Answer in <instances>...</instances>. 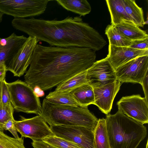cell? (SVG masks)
<instances>
[{"mask_svg": "<svg viewBox=\"0 0 148 148\" xmlns=\"http://www.w3.org/2000/svg\"><path fill=\"white\" fill-rule=\"evenodd\" d=\"M0 129V148H26L23 137L16 139L11 137Z\"/></svg>", "mask_w": 148, "mask_h": 148, "instance_id": "25", "label": "cell"}, {"mask_svg": "<svg viewBox=\"0 0 148 148\" xmlns=\"http://www.w3.org/2000/svg\"><path fill=\"white\" fill-rule=\"evenodd\" d=\"M38 41L34 37L29 36L9 64L6 67L14 76L21 77L31 63L33 53Z\"/></svg>", "mask_w": 148, "mask_h": 148, "instance_id": "12", "label": "cell"}, {"mask_svg": "<svg viewBox=\"0 0 148 148\" xmlns=\"http://www.w3.org/2000/svg\"><path fill=\"white\" fill-rule=\"evenodd\" d=\"M123 6L131 21L139 27L145 24L142 8L139 7L134 0H122Z\"/></svg>", "mask_w": 148, "mask_h": 148, "instance_id": "22", "label": "cell"}, {"mask_svg": "<svg viewBox=\"0 0 148 148\" xmlns=\"http://www.w3.org/2000/svg\"><path fill=\"white\" fill-rule=\"evenodd\" d=\"M106 1L110 13L111 25L116 26L124 21L132 22L125 12L122 0H106Z\"/></svg>", "mask_w": 148, "mask_h": 148, "instance_id": "18", "label": "cell"}, {"mask_svg": "<svg viewBox=\"0 0 148 148\" xmlns=\"http://www.w3.org/2000/svg\"><path fill=\"white\" fill-rule=\"evenodd\" d=\"M105 33L108 38L109 44L118 47H129L132 43V40L123 35L114 26L111 24L107 26Z\"/></svg>", "mask_w": 148, "mask_h": 148, "instance_id": "23", "label": "cell"}, {"mask_svg": "<svg viewBox=\"0 0 148 148\" xmlns=\"http://www.w3.org/2000/svg\"><path fill=\"white\" fill-rule=\"evenodd\" d=\"M7 71L4 64H0V81L2 82L5 80L6 72Z\"/></svg>", "mask_w": 148, "mask_h": 148, "instance_id": "34", "label": "cell"}, {"mask_svg": "<svg viewBox=\"0 0 148 148\" xmlns=\"http://www.w3.org/2000/svg\"><path fill=\"white\" fill-rule=\"evenodd\" d=\"M1 104L3 105L12 104L8 83L6 82L5 79L2 82Z\"/></svg>", "mask_w": 148, "mask_h": 148, "instance_id": "28", "label": "cell"}, {"mask_svg": "<svg viewBox=\"0 0 148 148\" xmlns=\"http://www.w3.org/2000/svg\"><path fill=\"white\" fill-rule=\"evenodd\" d=\"M31 143L33 148H57L42 140L32 141Z\"/></svg>", "mask_w": 148, "mask_h": 148, "instance_id": "31", "label": "cell"}, {"mask_svg": "<svg viewBox=\"0 0 148 148\" xmlns=\"http://www.w3.org/2000/svg\"><path fill=\"white\" fill-rule=\"evenodd\" d=\"M148 71L146 72L140 83L142 86L145 97L148 100Z\"/></svg>", "mask_w": 148, "mask_h": 148, "instance_id": "32", "label": "cell"}, {"mask_svg": "<svg viewBox=\"0 0 148 148\" xmlns=\"http://www.w3.org/2000/svg\"><path fill=\"white\" fill-rule=\"evenodd\" d=\"M130 48L139 50L148 49V38L132 41Z\"/></svg>", "mask_w": 148, "mask_h": 148, "instance_id": "29", "label": "cell"}, {"mask_svg": "<svg viewBox=\"0 0 148 148\" xmlns=\"http://www.w3.org/2000/svg\"><path fill=\"white\" fill-rule=\"evenodd\" d=\"M148 56V49L139 50L127 47H118L109 44L107 56L115 70L118 68L138 57Z\"/></svg>", "mask_w": 148, "mask_h": 148, "instance_id": "14", "label": "cell"}, {"mask_svg": "<svg viewBox=\"0 0 148 148\" xmlns=\"http://www.w3.org/2000/svg\"><path fill=\"white\" fill-rule=\"evenodd\" d=\"M54 135L73 143L81 148H94V131L81 126L50 125Z\"/></svg>", "mask_w": 148, "mask_h": 148, "instance_id": "8", "label": "cell"}, {"mask_svg": "<svg viewBox=\"0 0 148 148\" xmlns=\"http://www.w3.org/2000/svg\"><path fill=\"white\" fill-rule=\"evenodd\" d=\"M40 115L50 125L81 126L93 131L98 120L87 107L56 104L45 98L41 105Z\"/></svg>", "mask_w": 148, "mask_h": 148, "instance_id": "4", "label": "cell"}, {"mask_svg": "<svg viewBox=\"0 0 148 148\" xmlns=\"http://www.w3.org/2000/svg\"><path fill=\"white\" fill-rule=\"evenodd\" d=\"M148 71V56L136 58L115 70L117 80L121 82L140 83Z\"/></svg>", "mask_w": 148, "mask_h": 148, "instance_id": "10", "label": "cell"}, {"mask_svg": "<svg viewBox=\"0 0 148 148\" xmlns=\"http://www.w3.org/2000/svg\"><path fill=\"white\" fill-rule=\"evenodd\" d=\"M121 83L117 79L101 87L93 88L94 104L106 114L108 115L112 109L114 98L120 90Z\"/></svg>", "mask_w": 148, "mask_h": 148, "instance_id": "13", "label": "cell"}, {"mask_svg": "<svg viewBox=\"0 0 148 148\" xmlns=\"http://www.w3.org/2000/svg\"><path fill=\"white\" fill-rule=\"evenodd\" d=\"M42 141L57 148H81L73 143L55 135L46 138Z\"/></svg>", "mask_w": 148, "mask_h": 148, "instance_id": "26", "label": "cell"}, {"mask_svg": "<svg viewBox=\"0 0 148 148\" xmlns=\"http://www.w3.org/2000/svg\"><path fill=\"white\" fill-rule=\"evenodd\" d=\"M33 90L34 94L38 98L43 97L45 95L44 91L38 86H35L33 88Z\"/></svg>", "mask_w": 148, "mask_h": 148, "instance_id": "33", "label": "cell"}, {"mask_svg": "<svg viewBox=\"0 0 148 148\" xmlns=\"http://www.w3.org/2000/svg\"><path fill=\"white\" fill-rule=\"evenodd\" d=\"M15 29L35 37L50 46L86 48L95 51L104 47L107 42L100 34L80 16H68L58 20L14 18L11 22Z\"/></svg>", "mask_w": 148, "mask_h": 148, "instance_id": "2", "label": "cell"}, {"mask_svg": "<svg viewBox=\"0 0 148 148\" xmlns=\"http://www.w3.org/2000/svg\"><path fill=\"white\" fill-rule=\"evenodd\" d=\"M15 120L14 119H10L8 120L1 128V130H8L14 136V138L18 139L19 137L17 132L14 125V122Z\"/></svg>", "mask_w": 148, "mask_h": 148, "instance_id": "30", "label": "cell"}, {"mask_svg": "<svg viewBox=\"0 0 148 148\" xmlns=\"http://www.w3.org/2000/svg\"><path fill=\"white\" fill-rule=\"evenodd\" d=\"M45 98L51 102L56 104L80 107L70 93H57L53 91L49 92Z\"/></svg>", "mask_w": 148, "mask_h": 148, "instance_id": "24", "label": "cell"}, {"mask_svg": "<svg viewBox=\"0 0 148 148\" xmlns=\"http://www.w3.org/2000/svg\"><path fill=\"white\" fill-rule=\"evenodd\" d=\"M3 14V13L0 11V23L2 21Z\"/></svg>", "mask_w": 148, "mask_h": 148, "instance_id": "36", "label": "cell"}, {"mask_svg": "<svg viewBox=\"0 0 148 148\" xmlns=\"http://www.w3.org/2000/svg\"><path fill=\"white\" fill-rule=\"evenodd\" d=\"M49 0H0V11L14 18L38 16L45 11Z\"/></svg>", "mask_w": 148, "mask_h": 148, "instance_id": "6", "label": "cell"}, {"mask_svg": "<svg viewBox=\"0 0 148 148\" xmlns=\"http://www.w3.org/2000/svg\"><path fill=\"white\" fill-rule=\"evenodd\" d=\"M8 86L14 109L18 112L40 114L41 104L32 87L20 80L8 83Z\"/></svg>", "mask_w": 148, "mask_h": 148, "instance_id": "5", "label": "cell"}, {"mask_svg": "<svg viewBox=\"0 0 148 148\" xmlns=\"http://www.w3.org/2000/svg\"><path fill=\"white\" fill-rule=\"evenodd\" d=\"M148 140H147V144H146V148H148Z\"/></svg>", "mask_w": 148, "mask_h": 148, "instance_id": "37", "label": "cell"}, {"mask_svg": "<svg viewBox=\"0 0 148 148\" xmlns=\"http://www.w3.org/2000/svg\"><path fill=\"white\" fill-rule=\"evenodd\" d=\"M114 26L120 33L131 40L148 38L146 31L141 29L132 22L124 21Z\"/></svg>", "mask_w": 148, "mask_h": 148, "instance_id": "19", "label": "cell"}, {"mask_svg": "<svg viewBox=\"0 0 148 148\" xmlns=\"http://www.w3.org/2000/svg\"><path fill=\"white\" fill-rule=\"evenodd\" d=\"M118 110L142 124L148 123V102L140 95L123 97L117 103Z\"/></svg>", "mask_w": 148, "mask_h": 148, "instance_id": "9", "label": "cell"}, {"mask_svg": "<svg viewBox=\"0 0 148 148\" xmlns=\"http://www.w3.org/2000/svg\"><path fill=\"white\" fill-rule=\"evenodd\" d=\"M14 125L21 137L29 138L32 141L42 140L55 135L44 119L40 115L27 119L21 116L20 121H15Z\"/></svg>", "mask_w": 148, "mask_h": 148, "instance_id": "7", "label": "cell"}, {"mask_svg": "<svg viewBox=\"0 0 148 148\" xmlns=\"http://www.w3.org/2000/svg\"><path fill=\"white\" fill-rule=\"evenodd\" d=\"M70 93L81 107H88L90 104H94L95 98L93 89L88 84L82 85Z\"/></svg>", "mask_w": 148, "mask_h": 148, "instance_id": "16", "label": "cell"}, {"mask_svg": "<svg viewBox=\"0 0 148 148\" xmlns=\"http://www.w3.org/2000/svg\"><path fill=\"white\" fill-rule=\"evenodd\" d=\"M2 82L0 81V106L1 103V85Z\"/></svg>", "mask_w": 148, "mask_h": 148, "instance_id": "35", "label": "cell"}, {"mask_svg": "<svg viewBox=\"0 0 148 148\" xmlns=\"http://www.w3.org/2000/svg\"><path fill=\"white\" fill-rule=\"evenodd\" d=\"M27 39L24 36H18L14 32L6 38H0V64H4L6 67Z\"/></svg>", "mask_w": 148, "mask_h": 148, "instance_id": "15", "label": "cell"}, {"mask_svg": "<svg viewBox=\"0 0 148 148\" xmlns=\"http://www.w3.org/2000/svg\"><path fill=\"white\" fill-rule=\"evenodd\" d=\"M14 109L12 104L0 106V129L9 119H14Z\"/></svg>", "mask_w": 148, "mask_h": 148, "instance_id": "27", "label": "cell"}, {"mask_svg": "<svg viewBox=\"0 0 148 148\" xmlns=\"http://www.w3.org/2000/svg\"><path fill=\"white\" fill-rule=\"evenodd\" d=\"M111 148H137L147 135L143 124L119 110L105 119Z\"/></svg>", "mask_w": 148, "mask_h": 148, "instance_id": "3", "label": "cell"}, {"mask_svg": "<svg viewBox=\"0 0 148 148\" xmlns=\"http://www.w3.org/2000/svg\"><path fill=\"white\" fill-rule=\"evenodd\" d=\"M95 51L89 48L46 46L37 44L25 82L44 91L57 86L68 79L87 70L96 62Z\"/></svg>", "mask_w": 148, "mask_h": 148, "instance_id": "1", "label": "cell"}, {"mask_svg": "<svg viewBox=\"0 0 148 148\" xmlns=\"http://www.w3.org/2000/svg\"><path fill=\"white\" fill-rule=\"evenodd\" d=\"M88 84L93 88L101 87L117 80L115 70L107 57L96 61L87 70Z\"/></svg>", "mask_w": 148, "mask_h": 148, "instance_id": "11", "label": "cell"}, {"mask_svg": "<svg viewBox=\"0 0 148 148\" xmlns=\"http://www.w3.org/2000/svg\"><path fill=\"white\" fill-rule=\"evenodd\" d=\"M94 132V148H111L105 119L103 118L98 119Z\"/></svg>", "mask_w": 148, "mask_h": 148, "instance_id": "21", "label": "cell"}, {"mask_svg": "<svg viewBox=\"0 0 148 148\" xmlns=\"http://www.w3.org/2000/svg\"><path fill=\"white\" fill-rule=\"evenodd\" d=\"M87 70L79 73L64 81L58 86L53 92L57 93H66L79 87L88 84Z\"/></svg>", "mask_w": 148, "mask_h": 148, "instance_id": "17", "label": "cell"}, {"mask_svg": "<svg viewBox=\"0 0 148 148\" xmlns=\"http://www.w3.org/2000/svg\"><path fill=\"white\" fill-rule=\"evenodd\" d=\"M59 5L68 11L84 16L89 14L91 8L86 0H57Z\"/></svg>", "mask_w": 148, "mask_h": 148, "instance_id": "20", "label": "cell"}]
</instances>
